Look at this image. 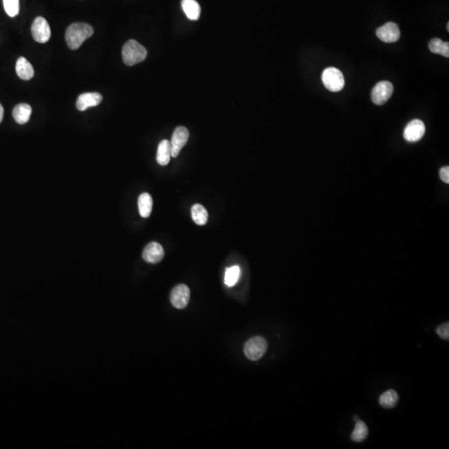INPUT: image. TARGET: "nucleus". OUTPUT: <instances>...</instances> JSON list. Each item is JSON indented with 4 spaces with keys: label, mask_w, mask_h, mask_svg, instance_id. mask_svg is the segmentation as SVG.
Segmentation results:
<instances>
[{
    "label": "nucleus",
    "mask_w": 449,
    "mask_h": 449,
    "mask_svg": "<svg viewBox=\"0 0 449 449\" xmlns=\"http://www.w3.org/2000/svg\"><path fill=\"white\" fill-rule=\"evenodd\" d=\"M94 27L85 23H75L67 28L65 39L67 44L72 50L79 48L83 42L94 35Z\"/></svg>",
    "instance_id": "1"
},
{
    "label": "nucleus",
    "mask_w": 449,
    "mask_h": 449,
    "mask_svg": "<svg viewBox=\"0 0 449 449\" xmlns=\"http://www.w3.org/2000/svg\"><path fill=\"white\" fill-rule=\"evenodd\" d=\"M122 54L124 64L128 66H133L146 59L147 51L138 42L131 39L124 44Z\"/></svg>",
    "instance_id": "2"
},
{
    "label": "nucleus",
    "mask_w": 449,
    "mask_h": 449,
    "mask_svg": "<svg viewBox=\"0 0 449 449\" xmlns=\"http://www.w3.org/2000/svg\"><path fill=\"white\" fill-rule=\"evenodd\" d=\"M268 344L264 338L260 336L251 338L245 344L244 352L247 358L256 361L262 358L266 352Z\"/></svg>",
    "instance_id": "3"
},
{
    "label": "nucleus",
    "mask_w": 449,
    "mask_h": 449,
    "mask_svg": "<svg viewBox=\"0 0 449 449\" xmlns=\"http://www.w3.org/2000/svg\"><path fill=\"white\" fill-rule=\"evenodd\" d=\"M322 82L324 87L331 92H340L344 87L342 72L335 68H328L322 73Z\"/></svg>",
    "instance_id": "4"
},
{
    "label": "nucleus",
    "mask_w": 449,
    "mask_h": 449,
    "mask_svg": "<svg viewBox=\"0 0 449 449\" xmlns=\"http://www.w3.org/2000/svg\"><path fill=\"white\" fill-rule=\"evenodd\" d=\"M33 38L39 44H44L50 39L51 29L48 22L43 17H37L31 27Z\"/></svg>",
    "instance_id": "5"
},
{
    "label": "nucleus",
    "mask_w": 449,
    "mask_h": 449,
    "mask_svg": "<svg viewBox=\"0 0 449 449\" xmlns=\"http://www.w3.org/2000/svg\"><path fill=\"white\" fill-rule=\"evenodd\" d=\"M393 93L394 86L391 82L387 81L378 82L372 90V101L376 105H383L392 96Z\"/></svg>",
    "instance_id": "6"
},
{
    "label": "nucleus",
    "mask_w": 449,
    "mask_h": 449,
    "mask_svg": "<svg viewBox=\"0 0 449 449\" xmlns=\"http://www.w3.org/2000/svg\"><path fill=\"white\" fill-rule=\"evenodd\" d=\"M190 295L191 292L187 285H178L171 290L170 300L175 308L184 309L189 303Z\"/></svg>",
    "instance_id": "7"
},
{
    "label": "nucleus",
    "mask_w": 449,
    "mask_h": 449,
    "mask_svg": "<svg viewBox=\"0 0 449 449\" xmlns=\"http://www.w3.org/2000/svg\"><path fill=\"white\" fill-rule=\"evenodd\" d=\"M188 138H189V132L185 127H178L175 129L171 141L172 158L178 157L181 150L187 144Z\"/></svg>",
    "instance_id": "8"
},
{
    "label": "nucleus",
    "mask_w": 449,
    "mask_h": 449,
    "mask_svg": "<svg viewBox=\"0 0 449 449\" xmlns=\"http://www.w3.org/2000/svg\"><path fill=\"white\" fill-rule=\"evenodd\" d=\"M425 125L420 119H414L406 126L404 137L408 142H416L422 139L425 133Z\"/></svg>",
    "instance_id": "9"
},
{
    "label": "nucleus",
    "mask_w": 449,
    "mask_h": 449,
    "mask_svg": "<svg viewBox=\"0 0 449 449\" xmlns=\"http://www.w3.org/2000/svg\"><path fill=\"white\" fill-rule=\"evenodd\" d=\"M376 35L381 41L392 44L398 41L400 38V30L396 23L388 22L377 29Z\"/></svg>",
    "instance_id": "10"
},
{
    "label": "nucleus",
    "mask_w": 449,
    "mask_h": 449,
    "mask_svg": "<svg viewBox=\"0 0 449 449\" xmlns=\"http://www.w3.org/2000/svg\"><path fill=\"white\" fill-rule=\"evenodd\" d=\"M164 254V250L159 243L152 242L144 248L142 257L146 262L156 264L163 259Z\"/></svg>",
    "instance_id": "11"
},
{
    "label": "nucleus",
    "mask_w": 449,
    "mask_h": 449,
    "mask_svg": "<svg viewBox=\"0 0 449 449\" xmlns=\"http://www.w3.org/2000/svg\"><path fill=\"white\" fill-rule=\"evenodd\" d=\"M103 100V96L98 93H86L78 97L76 107L79 111H86L88 107L99 105Z\"/></svg>",
    "instance_id": "12"
},
{
    "label": "nucleus",
    "mask_w": 449,
    "mask_h": 449,
    "mask_svg": "<svg viewBox=\"0 0 449 449\" xmlns=\"http://www.w3.org/2000/svg\"><path fill=\"white\" fill-rule=\"evenodd\" d=\"M16 73L21 79H32L35 75V70L32 64H30L24 57H20L16 63Z\"/></svg>",
    "instance_id": "13"
},
{
    "label": "nucleus",
    "mask_w": 449,
    "mask_h": 449,
    "mask_svg": "<svg viewBox=\"0 0 449 449\" xmlns=\"http://www.w3.org/2000/svg\"><path fill=\"white\" fill-rule=\"evenodd\" d=\"M32 114V107L27 103H20L14 107L13 110V116L17 124H25L29 121L30 116Z\"/></svg>",
    "instance_id": "14"
},
{
    "label": "nucleus",
    "mask_w": 449,
    "mask_h": 449,
    "mask_svg": "<svg viewBox=\"0 0 449 449\" xmlns=\"http://www.w3.org/2000/svg\"><path fill=\"white\" fill-rule=\"evenodd\" d=\"M171 157V141L163 140L160 142L157 153V162L161 166H167Z\"/></svg>",
    "instance_id": "15"
},
{
    "label": "nucleus",
    "mask_w": 449,
    "mask_h": 449,
    "mask_svg": "<svg viewBox=\"0 0 449 449\" xmlns=\"http://www.w3.org/2000/svg\"><path fill=\"white\" fill-rule=\"evenodd\" d=\"M182 8L190 20H198L201 14V7L196 0H183Z\"/></svg>",
    "instance_id": "16"
},
{
    "label": "nucleus",
    "mask_w": 449,
    "mask_h": 449,
    "mask_svg": "<svg viewBox=\"0 0 449 449\" xmlns=\"http://www.w3.org/2000/svg\"><path fill=\"white\" fill-rule=\"evenodd\" d=\"M153 201L152 196L148 193H142L138 198V209L141 217L147 218L150 217L153 211Z\"/></svg>",
    "instance_id": "17"
},
{
    "label": "nucleus",
    "mask_w": 449,
    "mask_h": 449,
    "mask_svg": "<svg viewBox=\"0 0 449 449\" xmlns=\"http://www.w3.org/2000/svg\"><path fill=\"white\" fill-rule=\"evenodd\" d=\"M399 395L398 393L394 390H390L383 393L380 395L379 399V403L383 408H395V406L399 402Z\"/></svg>",
    "instance_id": "18"
},
{
    "label": "nucleus",
    "mask_w": 449,
    "mask_h": 449,
    "mask_svg": "<svg viewBox=\"0 0 449 449\" xmlns=\"http://www.w3.org/2000/svg\"><path fill=\"white\" fill-rule=\"evenodd\" d=\"M429 48L432 53L441 54L445 57H449V44L447 42H443L442 39H433L430 40Z\"/></svg>",
    "instance_id": "19"
},
{
    "label": "nucleus",
    "mask_w": 449,
    "mask_h": 449,
    "mask_svg": "<svg viewBox=\"0 0 449 449\" xmlns=\"http://www.w3.org/2000/svg\"><path fill=\"white\" fill-rule=\"evenodd\" d=\"M192 217L194 222L199 226H204L207 222L208 212L201 204H195L192 207Z\"/></svg>",
    "instance_id": "20"
},
{
    "label": "nucleus",
    "mask_w": 449,
    "mask_h": 449,
    "mask_svg": "<svg viewBox=\"0 0 449 449\" xmlns=\"http://www.w3.org/2000/svg\"><path fill=\"white\" fill-rule=\"evenodd\" d=\"M369 435V429L365 422L361 420L356 421L355 428L351 433L352 441L355 442H361L365 441Z\"/></svg>",
    "instance_id": "21"
},
{
    "label": "nucleus",
    "mask_w": 449,
    "mask_h": 449,
    "mask_svg": "<svg viewBox=\"0 0 449 449\" xmlns=\"http://www.w3.org/2000/svg\"><path fill=\"white\" fill-rule=\"evenodd\" d=\"M240 274L241 270L238 265L226 268L224 282L229 287H232L239 281Z\"/></svg>",
    "instance_id": "22"
},
{
    "label": "nucleus",
    "mask_w": 449,
    "mask_h": 449,
    "mask_svg": "<svg viewBox=\"0 0 449 449\" xmlns=\"http://www.w3.org/2000/svg\"><path fill=\"white\" fill-rule=\"evenodd\" d=\"M5 12L9 17L17 16L19 13V0H3Z\"/></svg>",
    "instance_id": "23"
},
{
    "label": "nucleus",
    "mask_w": 449,
    "mask_h": 449,
    "mask_svg": "<svg viewBox=\"0 0 449 449\" xmlns=\"http://www.w3.org/2000/svg\"><path fill=\"white\" fill-rule=\"evenodd\" d=\"M436 333L438 334L439 337L442 338V340H448L449 339V323H445V324H441L438 326L436 330Z\"/></svg>",
    "instance_id": "24"
},
{
    "label": "nucleus",
    "mask_w": 449,
    "mask_h": 449,
    "mask_svg": "<svg viewBox=\"0 0 449 449\" xmlns=\"http://www.w3.org/2000/svg\"><path fill=\"white\" fill-rule=\"evenodd\" d=\"M439 175H440L441 180L443 182V183H447L448 184L449 183V167L448 166H446V167H442L440 169V171H439Z\"/></svg>",
    "instance_id": "25"
},
{
    "label": "nucleus",
    "mask_w": 449,
    "mask_h": 449,
    "mask_svg": "<svg viewBox=\"0 0 449 449\" xmlns=\"http://www.w3.org/2000/svg\"><path fill=\"white\" fill-rule=\"evenodd\" d=\"M4 113H5L4 107L0 104V123L3 121V118H4Z\"/></svg>",
    "instance_id": "26"
}]
</instances>
